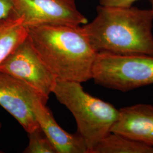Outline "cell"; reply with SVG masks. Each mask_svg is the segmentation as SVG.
I'll return each mask as SVG.
<instances>
[{"label":"cell","mask_w":153,"mask_h":153,"mask_svg":"<svg viewBox=\"0 0 153 153\" xmlns=\"http://www.w3.org/2000/svg\"><path fill=\"white\" fill-rule=\"evenodd\" d=\"M38 97L48 101L23 82L0 71V105L28 133L39 127L33 110V100Z\"/></svg>","instance_id":"cell-7"},{"label":"cell","mask_w":153,"mask_h":153,"mask_svg":"<svg viewBox=\"0 0 153 153\" xmlns=\"http://www.w3.org/2000/svg\"><path fill=\"white\" fill-rule=\"evenodd\" d=\"M11 17H22L27 27L39 25L81 26L87 18L78 10L75 0H13Z\"/></svg>","instance_id":"cell-6"},{"label":"cell","mask_w":153,"mask_h":153,"mask_svg":"<svg viewBox=\"0 0 153 153\" xmlns=\"http://www.w3.org/2000/svg\"><path fill=\"white\" fill-rule=\"evenodd\" d=\"M82 26L47 25L26 27L31 44L57 80L81 83L92 79L98 53Z\"/></svg>","instance_id":"cell-1"},{"label":"cell","mask_w":153,"mask_h":153,"mask_svg":"<svg viewBox=\"0 0 153 153\" xmlns=\"http://www.w3.org/2000/svg\"><path fill=\"white\" fill-rule=\"evenodd\" d=\"M13 11V0H0V20L11 17Z\"/></svg>","instance_id":"cell-14"},{"label":"cell","mask_w":153,"mask_h":153,"mask_svg":"<svg viewBox=\"0 0 153 153\" xmlns=\"http://www.w3.org/2000/svg\"><path fill=\"white\" fill-rule=\"evenodd\" d=\"M75 118L78 133L86 143L88 153L111 132L120 110L86 93L79 82L57 80L53 93Z\"/></svg>","instance_id":"cell-3"},{"label":"cell","mask_w":153,"mask_h":153,"mask_svg":"<svg viewBox=\"0 0 153 153\" xmlns=\"http://www.w3.org/2000/svg\"><path fill=\"white\" fill-rule=\"evenodd\" d=\"M150 1L151 2V4H152V9L153 11V0H150Z\"/></svg>","instance_id":"cell-15"},{"label":"cell","mask_w":153,"mask_h":153,"mask_svg":"<svg viewBox=\"0 0 153 153\" xmlns=\"http://www.w3.org/2000/svg\"><path fill=\"white\" fill-rule=\"evenodd\" d=\"M93 21L82 25L95 51L153 56V11L134 6L99 5Z\"/></svg>","instance_id":"cell-2"},{"label":"cell","mask_w":153,"mask_h":153,"mask_svg":"<svg viewBox=\"0 0 153 153\" xmlns=\"http://www.w3.org/2000/svg\"><path fill=\"white\" fill-rule=\"evenodd\" d=\"M47 101L38 97L33 100V112L39 127L52 143L57 153H88L86 143L77 132L71 134L61 128L46 104Z\"/></svg>","instance_id":"cell-8"},{"label":"cell","mask_w":153,"mask_h":153,"mask_svg":"<svg viewBox=\"0 0 153 153\" xmlns=\"http://www.w3.org/2000/svg\"><path fill=\"white\" fill-rule=\"evenodd\" d=\"M28 137L29 142L24 153H57L52 143L40 127L28 133Z\"/></svg>","instance_id":"cell-12"},{"label":"cell","mask_w":153,"mask_h":153,"mask_svg":"<svg viewBox=\"0 0 153 153\" xmlns=\"http://www.w3.org/2000/svg\"><path fill=\"white\" fill-rule=\"evenodd\" d=\"M119 110L111 132L153 146V105L137 104Z\"/></svg>","instance_id":"cell-9"},{"label":"cell","mask_w":153,"mask_h":153,"mask_svg":"<svg viewBox=\"0 0 153 153\" xmlns=\"http://www.w3.org/2000/svg\"><path fill=\"white\" fill-rule=\"evenodd\" d=\"M92 153H153V146L111 132L99 143Z\"/></svg>","instance_id":"cell-11"},{"label":"cell","mask_w":153,"mask_h":153,"mask_svg":"<svg viewBox=\"0 0 153 153\" xmlns=\"http://www.w3.org/2000/svg\"><path fill=\"white\" fill-rule=\"evenodd\" d=\"M92 79L100 86L121 92L153 85V56L99 52Z\"/></svg>","instance_id":"cell-4"},{"label":"cell","mask_w":153,"mask_h":153,"mask_svg":"<svg viewBox=\"0 0 153 153\" xmlns=\"http://www.w3.org/2000/svg\"><path fill=\"white\" fill-rule=\"evenodd\" d=\"M1 124H0V131H1ZM2 153V152L0 150V153Z\"/></svg>","instance_id":"cell-16"},{"label":"cell","mask_w":153,"mask_h":153,"mask_svg":"<svg viewBox=\"0 0 153 153\" xmlns=\"http://www.w3.org/2000/svg\"><path fill=\"white\" fill-rule=\"evenodd\" d=\"M0 71L23 82L47 100L57 81L27 37L1 64Z\"/></svg>","instance_id":"cell-5"},{"label":"cell","mask_w":153,"mask_h":153,"mask_svg":"<svg viewBox=\"0 0 153 153\" xmlns=\"http://www.w3.org/2000/svg\"><path fill=\"white\" fill-rule=\"evenodd\" d=\"M100 5L109 7H131L134 2L138 0H98Z\"/></svg>","instance_id":"cell-13"},{"label":"cell","mask_w":153,"mask_h":153,"mask_svg":"<svg viewBox=\"0 0 153 153\" xmlns=\"http://www.w3.org/2000/svg\"><path fill=\"white\" fill-rule=\"evenodd\" d=\"M22 17L0 20V65L27 37Z\"/></svg>","instance_id":"cell-10"}]
</instances>
